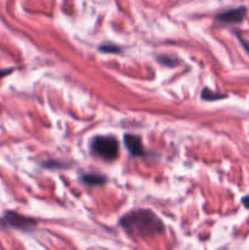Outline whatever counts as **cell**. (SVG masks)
I'll use <instances>...</instances> for the list:
<instances>
[{
    "label": "cell",
    "instance_id": "5b68a950",
    "mask_svg": "<svg viewBox=\"0 0 249 250\" xmlns=\"http://www.w3.org/2000/svg\"><path fill=\"white\" fill-rule=\"evenodd\" d=\"M124 142L127 150H128L132 155H142V154L144 153L142 141L139 137L134 136V134H126L124 138Z\"/></svg>",
    "mask_w": 249,
    "mask_h": 250
},
{
    "label": "cell",
    "instance_id": "277c9868",
    "mask_svg": "<svg viewBox=\"0 0 249 250\" xmlns=\"http://www.w3.org/2000/svg\"><path fill=\"white\" fill-rule=\"evenodd\" d=\"M247 10L246 7H237V9L227 10V11L222 12L217 16L220 21L225 22V23H238V22L243 21L246 17Z\"/></svg>",
    "mask_w": 249,
    "mask_h": 250
},
{
    "label": "cell",
    "instance_id": "8fae6325",
    "mask_svg": "<svg viewBox=\"0 0 249 250\" xmlns=\"http://www.w3.org/2000/svg\"><path fill=\"white\" fill-rule=\"evenodd\" d=\"M242 204H243L247 209H249V195H247V197H244L243 199H242Z\"/></svg>",
    "mask_w": 249,
    "mask_h": 250
},
{
    "label": "cell",
    "instance_id": "6da1fadb",
    "mask_svg": "<svg viewBox=\"0 0 249 250\" xmlns=\"http://www.w3.org/2000/svg\"><path fill=\"white\" fill-rule=\"evenodd\" d=\"M120 225L133 238H151L165 231L163 221L153 211L146 209L128 212L121 217Z\"/></svg>",
    "mask_w": 249,
    "mask_h": 250
},
{
    "label": "cell",
    "instance_id": "30bf717a",
    "mask_svg": "<svg viewBox=\"0 0 249 250\" xmlns=\"http://www.w3.org/2000/svg\"><path fill=\"white\" fill-rule=\"evenodd\" d=\"M239 41H241V43H242V45L244 46V49H246L247 51H248L249 53V42H247L246 39H243V38H241V37H239Z\"/></svg>",
    "mask_w": 249,
    "mask_h": 250
},
{
    "label": "cell",
    "instance_id": "9c48e42d",
    "mask_svg": "<svg viewBox=\"0 0 249 250\" xmlns=\"http://www.w3.org/2000/svg\"><path fill=\"white\" fill-rule=\"evenodd\" d=\"M11 68H0V81L5 77L6 75H9L11 72Z\"/></svg>",
    "mask_w": 249,
    "mask_h": 250
},
{
    "label": "cell",
    "instance_id": "3957f363",
    "mask_svg": "<svg viewBox=\"0 0 249 250\" xmlns=\"http://www.w3.org/2000/svg\"><path fill=\"white\" fill-rule=\"evenodd\" d=\"M2 221H4V224L6 225V226L23 232H31L33 231V229H36L37 227L36 220L15 211L5 212L4 217H2Z\"/></svg>",
    "mask_w": 249,
    "mask_h": 250
},
{
    "label": "cell",
    "instance_id": "52a82bcc",
    "mask_svg": "<svg viewBox=\"0 0 249 250\" xmlns=\"http://www.w3.org/2000/svg\"><path fill=\"white\" fill-rule=\"evenodd\" d=\"M202 97L204 98L205 100H217V99H222V98H226V95H225V94H217V93L211 92V90H209L207 88V89L203 90Z\"/></svg>",
    "mask_w": 249,
    "mask_h": 250
},
{
    "label": "cell",
    "instance_id": "ba28073f",
    "mask_svg": "<svg viewBox=\"0 0 249 250\" xmlns=\"http://www.w3.org/2000/svg\"><path fill=\"white\" fill-rule=\"evenodd\" d=\"M100 51H105V53H119L120 48L116 45H102L100 46Z\"/></svg>",
    "mask_w": 249,
    "mask_h": 250
},
{
    "label": "cell",
    "instance_id": "8992f818",
    "mask_svg": "<svg viewBox=\"0 0 249 250\" xmlns=\"http://www.w3.org/2000/svg\"><path fill=\"white\" fill-rule=\"evenodd\" d=\"M82 182L89 186H100L105 182L104 176L97 175V173H88V175L82 176Z\"/></svg>",
    "mask_w": 249,
    "mask_h": 250
},
{
    "label": "cell",
    "instance_id": "7a4b0ae2",
    "mask_svg": "<svg viewBox=\"0 0 249 250\" xmlns=\"http://www.w3.org/2000/svg\"><path fill=\"white\" fill-rule=\"evenodd\" d=\"M92 150L107 161H112L119 155V143L114 137L99 136L93 139Z\"/></svg>",
    "mask_w": 249,
    "mask_h": 250
}]
</instances>
